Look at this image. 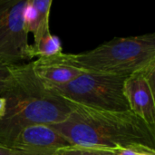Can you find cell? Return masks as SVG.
Instances as JSON below:
<instances>
[{"instance_id": "8992f818", "label": "cell", "mask_w": 155, "mask_h": 155, "mask_svg": "<svg viewBox=\"0 0 155 155\" xmlns=\"http://www.w3.org/2000/svg\"><path fill=\"white\" fill-rule=\"evenodd\" d=\"M155 64L128 76L124 82V95L130 111L155 129Z\"/></svg>"}, {"instance_id": "6da1fadb", "label": "cell", "mask_w": 155, "mask_h": 155, "mask_svg": "<svg viewBox=\"0 0 155 155\" xmlns=\"http://www.w3.org/2000/svg\"><path fill=\"white\" fill-rule=\"evenodd\" d=\"M66 102L71 107L68 117L47 126L69 144L111 150L135 147L155 150V129L133 112L100 110Z\"/></svg>"}, {"instance_id": "4fadbf2b", "label": "cell", "mask_w": 155, "mask_h": 155, "mask_svg": "<svg viewBox=\"0 0 155 155\" xmlns=\"http://www.w3.org/2000/svg\"><path fill=\"white\" fill-rule=\"evenodd\" d=\"M117 155H155V150L144 148V147H135L123 150H116Z\"/></svg>"}, {"instance_id": "5b68a950", "label": "cell", "mask_w": 155, "mask_h": 155, "mask_svg": "<svg viewBox=\"0 0 155 155\" xmlns=\"http://www.w3.org/2000/svg\"><path fill=\"white\" fill-rule=\"evenodd\" d=\"M26 5L27 0L0 1V58L11 64L31 59L25 23Z\"/></svg>"}, {"instance_id": "9a60e30c", "label": "cell", "mask_w": 155, "mask_h": 155, "mask_svg": "<svg viewBox=\"0 0 155 155\" xmlns=\"http://www.w3.org/2000/svg\"><path fill=\"white\" fill-rule=\"evenodd\" d=\"M0 155H12V153L9 148L0 144Z\"/></svg>"}, {"instance_id": "ba28073f", "label": "cell", "mask_w": 155, "mask_h": 155, "mask_svg": "<svg viewBox=\"0 0 155 155\" xmlns=\"http://www.w3.org/2000/svg\"><path fill=\"white\" fill-rule=\"evenodd\" d=\"M31 64L35 76L45 86L67 84L84 72L74 66L64 53L49 57H39L31 62Z\"/></svg>"}, {"instance_id": "7c38bea8", "label": "cell", "mask_w": 155, "mask_h": 155, "mask_svg": "<svg viewBox=\"0 0 155 155\" xmlns=\"http://www.w3.org/2000/svg\"><path fill=\"white\" fill-rule=\"evenodd\" d=\"M15 64L8 63L0 58V95L6 89L13 78L12 66Z\"/></svg>"}, {"instance_id": "30bf717a", "label": "cell", "mask_w": 155, "mask_h": 155, "mask_svg": "<svg viewBox=\"0 0 155 155\" xmlns=\"http://www.w3.org/2000/svg\"><path fill=\"white\" fill-rule=\"evenodd\" d=\"M62 52V45L59 39L46 31L36 42L30 45V57H49L57 55Z\"/></svg>"}, {"instance_id": "7a4b0ae2", "label": "cell", "mask_w": 155, "mask_h": 155, "mask_svg": "<svg viewBox=\"0 0 155 155\" xmlns=\"http://www.w3.org/2000/svg\"><path fill=\"white\" fill-rule=\"evenodd\" d=\"M12 72L13 78L0 95L5 100V112L0 119V144L7 148L25 129L62 123L71 113L69 104L35 76L31 63L15 64Z\"/></svg>"}, {"instance_id": "277c9868", "label": "cell", "mask_w": 155, "mask_h": 155, "mask_svg": "<svg viewBox=\"0 0 155 155\" xmlns=\"http://www.w3.org/2000/svg\"><path fill=\"white\" fill-rule=\"evenodd\" d=\"M126 78L84 71L67 84L45 87L72 103L100 110L124 112L130 111L124 90Z\"/></svg>"}, {"instance_id": "52a82bcc", "label": "cell", "mask_w": 155, "mask_h": 155, "mask_svg": "<svg viewBox=\"0 0 155 155\" xmlns=\"http://www.w3.org/2000/svg\"><path fill=\"white\" fill-rule=\"evenodd\" d=\"M68 142L47 125H35L22 131L10 145L12 155H54Z\"/></svg>"}, {"instance_id": "3957f363", "label": "cell", "mask_w": 155, "mask_h": 155, "mask_svg": "<svg viewBox=\"0 0 155 155\" xmlns=\"http://www.w3.org/2000/svg\"><path fill=\"white\" fill-rule=\"evenodd\" d=\"M66 55L85 72L128 77L155 64V35L114 37L92 50Z\"/></svg>"}, {"instance_id": "5bb4252c", "label": "cell", "mask_w": 155, "mask_h": 155, "mask_svg": "<svg viewBox=\"0 0 155 155\" xmlns=\"http://www.w3.org/2000/svg\"><path fill=\"white\" fill-rule=\"evenodd\" d=\"M5 112V100L3 97H0V119L4 116Z\"/></svg>"}, {"instance_id": "8fae6325", "label": "cell", "mask_w": 155, "mask_h": 155, "mask_svg": "<svg viewBox=\"0 0 155 155\" xmlns=\"http://www.w3.org/2000/svg\"><path fill=\"white\" fill-rule=\"evenodd\" d=\"M54 155H117L116 150L98 148V147H86L80 145L68 144L59 148Z\"/></svg>"}, {"instance_id": "9c48e42d", "label": "cell", "mask_w": 155, "mask_h": 155, "mask_svg": "<svg viewBox=\"0 0 155 155\" xmlns=\"http://www.w3.org/2000/svg\"><path fill=\"white\" fill-rule=\"evenodd\" d=\"M52 0H27L25 12L26 30L34 35L36 42L49 29V15Z\"/></svg>"}]
</instances>
